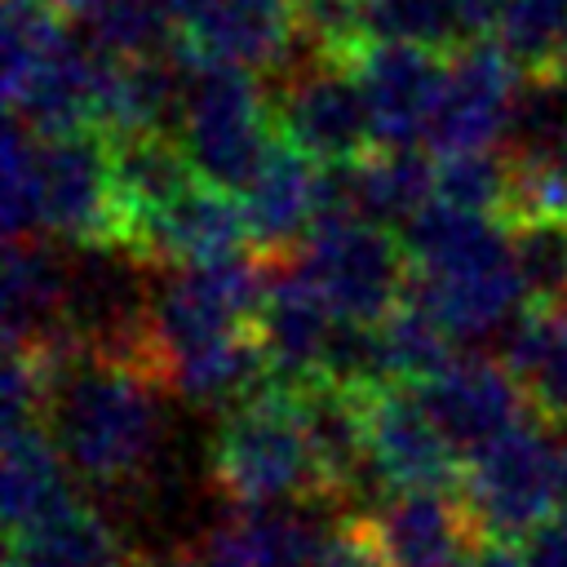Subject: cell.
<instances>
[{
  "label": "cell",
  "mask_w": 567,
  "mask_h": 567,
  "mask_svg": "<svg viewBox=\"0 0 567 567\" xmlns=\"http://www.w3.org/2000/svg\"><path fill=\"white\" fill-rule=\"evenodd\" d=\"M71 474L106 496H137L159 461V385L71 337L53 354V394L44 412Z\"/></svg>",
  "instance_id": "obj_1"
},
{
  "label": "cell",
  "mask_w": 567,
  "mask_h": 567,
  "mask_svg": "<svg viewBox=\"0 0 567 567\" xmlns=\"http://www.w3.org/2000/svg\"><path fill=\"white\" fill-rule=\"evenodd\" d=\"M4 239L44 235L66 248H124L120 199L102 133H35L9 115L4 128Z\"/></svg>",
  "instance_id": "obj_2"
},
{
  "label": "cell",
  "mask_w": 567,
  "mask_h": 567,
  "mask_svg": "<svg viewBox=\"0 0 567 567\" xmlns=\"http://www.w3.org/2000/svg\"><path fill=\"white\" fill-rule=\"evenodd\" d=\"M213 487L230 505H284L306 501L337 509L323 492L297 394L284 381H266L248 399L221 408L217 434L208 443Z\"/></svg>",
  "instance_id": "obj_3"
},
{
  "label": "cell",
  "mask_w": 567,
  "mask_h": 567,
  "mask_svg": "<svg viewBox=\"0 0 567 567\" xmlns=\"http://www.w3.org/2000/svg\"><path fill=\"white\" fill-rule=\"evenodd\" d=\"M177 137L204 182L244 190L275 142L270 93L261 89L257 71L230 62H190Z\"/></svg>",
  "instance_id": "obj_4"
},
{
  "label": "cell",
  "mask_w": 567,
  "mask_h": 567,
  "mask_svg": "<svg viewBox=\"0 0 567 567\" xmlns=\"http://www.w3.org/2000/svg\"><path fill=\"white\" fill-rule=\"evenodd\" d=\"M297 261L315 275L337 315L354 323L385 319L412 284L403 239H394L390 226L350 213H319L306 244L297 248Z\"/></svg>",
  "instance_id": "obj_5"
},
{
  "label": "cell",
  "mask_w": 567,
  "mask_h": 567,
  "mask_svg": "<svg viewBox=\"0 0 567 567\" xmlns=\"http://www.w3.org/2000/svg\"><path fill=\"white\" fill-rule=\"evenodd\" d=\"M461 496L478 532L523 536L563 505V447L523 421L465 456Z\"/></svg>",
  "instance_id": "obj_6"
},
{
  "label": "cell",
  "mask_w": 567,
  "mask_h": 567,
  "mask_svg": "<svg viewBox=\"0 0 567 567\" xmlns=\"http://www.w3.org/2000/svg\"><path fill=\"white\" fill-rule=\"evenodd\" d=\"M275 133L301 146L319 164H346L377 146L372 111L350 58L306 53V62L284 71V84L270 93Z\"/></svg>",
  "instance_id": "obj_7"
},
{
  "label": "cell",
  "mask_w": 567,
  "mask_h": 567,
  "mask_svg": "<svg viewBox=\"0 0 567 567\" xmlns=\"http://www.w3.org/2000/svg\"><path fill=\"white\" fill-rule=\"evenodd\" d=\"M523 75L527 71L496 35H474L461 49H452L425 146L443 155V151H478L505 142Z\"/></svg>",
  "instance_id": "obj_8"
},
{
  "label": "cell",
  "mask_w": 567,
  "mask_h": 567,
  "mask_svg": "<svg viewBox=\"0 0 567 567\" xmlns=\"http://www.w3.org/2000/svg\"><path fill=\"white\" fill-rule=\"evenodd\" d=\"M235 195L239 190L195 177L168 204L133 217L124 252H133L146 270H182V266H208L252 252L244 199Z\"/></svg>",
  "instance_id": "obj_9"
},
{
  "label": "cell",
  "mask_w": 567,
  "mask_h": 567,
  "mask_svg": "<svg viewBox=\"0 0 567 567\" xmlns=\"http://www.w3.org/2000/svg\"><path fill=\"white\" fill-rule=\"evenodd\" d=\"M359 394H363L368 465L381 487L390 492L461 487L465 456L447 443L421 390H412L408 381H377V385H363Z\"/></svg>",
  "instance_id": "obj_10"
},
{
  "label": "cell",
  "mask_w": 567,
  "mask_h": 567,
  "mask_svg": "<svg viewBox=\"0 0 567 567\" xmlns=\"http://www.w3.org/2000/svg\"><path fill=\"white\" fill-rule=\"evenodd\" d=\"M372 111L377 146H425L443 75H447V53L408 44V40H363V49L350 58Z\"/></svg>",
  "instance_id": "obj_11"
},
{
  "label": "cell",
  "mask_w": 567,
  "mask_h": 567,
  "mask_svg": "<svg viewBox=\"0 0 567 567\" xmlns=\"http://www.w3.org/2000/svg\"><path fill=\"white\" fill-rule=\"evenodd\" d=\"M341 315L328 301V292L315 284V275L288 257L270 261V279L257 306V341L270 363V381L301 385L310 377H323V359L332 346Z\"/></svg>",
  "instance_id": "obj_12"
},
{
  "label": "cell",
  "mask_w": 567,
  "mask_h": 567,
  "mask_svg": "<svg viewBox=\"0 0 567 567\" xmlns=\"http://www.w3.org/2000/svg\"><path fill=\"white\" fill-rule=\"evenodd\" d=\"M416 390H421L430 416L439 421V430L447 434V443L461 456H470L474 447L492 443L496 434L523 425L527 412H532V403H527L518 377L509 372V363H496V359H483V354H461V359L443 363Z\"/></svg>",
  "instance_id": "obj_13"
},
{
  "label": "cell",
  "mask_w": 567,
  "mask_h": 567,
  "mask_svg": "<svg viewBox=\"0 0 567 567\" xmlns=\"http://www.w3.org/2000/svg\"><path fill=\"white\" fill-rule=\"evenodd\" d=\"M177 49L190 62H230L279 71L301 49L292 0H199L177 27Z\"/></svg>",
  "instance_id": "obj_14"
},
{
  "label": "cell",
  "mask_w": 567,
  "mask_h": 567,
  "mask_svg": "<svg viewBox=\"0 0 567 567\" xmlns=\"http://www.w3.org/2000/svg\"><path fill=\"white\" fill-rule=\"evenodd\" d=\"M252 252L266 261H288L306 244L323 213V164L275 133L261 168L239 190Z\"/></svg>",
  "instance_id": "obj_15"
},
{
  "label": "cell",
  "mask_w": 567,
  "mask_h": 567,
  "mask_svg": "<svg viewBox=\"0 0 567 567\" xmlns=\"http://www.w3.org/2000/svg\"><path fill=\"white\" fill-rule=\"evenodd\" d=\"M297 412L323 478V492L332 505H346L359 496V487L377 483L368 465V430H363V394L354 385H341L332 377H310L292 385Z\"/></svg>",
  "instance_id": "obj_16"
},
{
  "label": "cell",
  "mask_w": 567,
  "mask_h": 567,
  "mask_svg": "<svg viewBox=\"0 0 567 567\" xmlns=\"http://www.w3.org/2000/svg\"><path fill=\"white\" fill-rule=\"evenodd\" d=\"M377 523L399 567H456L478 536V523L456 487H412L394 492Z\"/></svg>",
  "instance_id": "obj_17"
},
{
  "label": "cell",
  "mask_w": 567,
  "mask_h": 567,
  "mask_svg": "<svg viewBox=\"0 0 567 567\" xmlns=\"http://www.w3.org/2000/svg\"><path fill=\"white\" fill-rule=\"evenodd\" d=\"M71 257L58 239L18 235L4 239V341H40L66 328Z\"/></svg>",
  "instance_id": "obj_18"
},
{
  "label": "cell",
  "mask_w": 567,
  "mask_h": 567,
  "mask_svg": "<svg viewBox=\"0 0 567 567\" xmlns=\"http://www.w3.org/2000/svg\"><path fill=\"white\" fill-rule=\"evenodd\" d=\"M408 292L456 337V341H478L509 323V315L527 301V288L518 279L514 257L474 266V270H452V275H416Z\"/></svg>",
  "instance_id": "obj_19"
},
{
  "label": "cell",
  "mask_w": 567,
  "mask_h": 567,
  "mask_svg": "<svg viewBox=\"0 0 567 567\" xmlns=\"http://www.w3.org/2000/svg\"><path fill=\"white\" fill-rule=\"evenodd\" d=\"M71 465L44 421L4 425V527L9 540L40 527L75 501Z\"/></svg>",
  "instance_id": "obj_20"
},
{
  "label": "cell",
  "mask_w": 567,
  "mask_h": 567,
  "mask_svg": "<svg viewBox=\"0 0 567 567\" xmlns=\"http://www.w3.org/2000/svg\"><path fill=\"white\" fill-rule=\"evenodd\" d=\"M501 217L492 213H470L443 199H430L421 213L403 221V248L416 275H452V270H474L514 257L509 239L501 235Z\"/></svg>",
  "instance_id": "obj_21"
},
{
  "label": "cell",
  "mask_w": 567,
  "mask_h": 567,
  "mask_svg": "<svg viewBox=\"0 0 567 567\" xmlns=\"http://www.w3.org/2000/svg\"><path fill=\"white\" fill-rule=\"evenodd\" d=\"M505 363L518 377L532 416L567 430V301L527 306L505 337Z\"/></svg>",
  "instance_id": "obj_22"
},
{
  "label": "cell",
  "mask_w": 567,
  "mask_h": 567,
  "mask_svg": "<svg viewBox=\"0 0 567 567\" xmlns=\"http://www.w3.org/2000/svg\"><path fill=\"white\" fill-rule=\"evenodd\" d=\"M9 549H22L44 567H142L133 540L80 496L40 527L13 536Z\"/></svg>",
  "instance_id": "obj_23"
},
{
  "label": "cell",
  "mask_w": 567,
  "mask_h": 567,
  "mask_svg": "<svg viewBox=\"0 0 567 567\" xmlns=\"http://www.w3.org/2000/svg\"><path fill=\"white\" fill-rule=\"evenodd\" d=\"M106 151H111V173H115L120 199L128 208V226L137 213L168 204L177 190H186L199 177L177 133H155V128L120 133V137H106Z\"/></svg>",
  "instance_id": "obj_24"
},
{
  "label": "cell",
  "mask_w": 567,
  "mask_h": 567,
  "mask_svg": "<svg viewBox=\"0 0 567 567\" xmlns=\"http://www.w3.org/2000/svg\"><path fill=\"white\" fill-rule=\"evenodd\" d=\"M372 337H377L381 381H408V385H421L443 363H452V341H456L412 292L385 319L372 323Z\"/></svg>",
  "instance_id": "obj_25"
},
{
  "label": "cell",
  "mask_w": 567,
  "mask_h": 567,
  "mask_svg": "<svg viewBox=\"0 0 567 567\" xmlns=\"http://www.w3.org/2000/svg\"><path fill=\"white\" fill-rule=\"evenodd\" d=\"M505 226L567 221V159L536 151H505Z\"/></svg>",
  "instance_id": "obj_26"
},
{
  "label": "cell",
  "mask_w": 567,
  "mask_h": 567,
  "mask_svg": "<svg viewBox=\"0 0 567 567\" xmlns=\"http://www.w3.org/2000/svg\"><path fill=\"white\" fill-rule=\"evenodd\" d=\"M363 22L377 40H408L439 53H452L470 40L452 0H363Z\"/></svg>",
  "instance_id": "obj_27"
},
{
  "label": "cell",
  "mask_w": 567,
  "mask_h": 567,
  "mask_svg": "<svg viewBox=\"0 0 567 567\" xmlns=\"http://www.w3.org/2000/svg\"><path fill=\"white\" fill-rule=\"evenodd\" d=\"M509 151H536L567 159V80L549 71H527L509 124Z\"/></svg>",
  "instance_id": "obj_28"
},
{
  "label": "cell",
  "mask_w": 567,
  "mask_h": 567,
  "mask_svg": "<svg viewBox=\"0 0 567 567\" xmlns=\"http://www.w3.org/2000/svg\"><path fill=\"white\" fill-rule=\"evenodd\" d=\"M492 35L523 71H545L567 40V0H501Z\"/></svg>",
  "instance_id": "obj_29"
},
{
  "label": "cell",
  "mask_w": 567,
  "mask_h": 567,
  "mask_svg": "<svg viewBox=\"0 0 567 567\" xmlns=\"http://www.w3.org/2000/svg\"><path fill=\"white\" fill-rule=\"evenodd\" d=\"M527 306L567 301V221H523L505 226Z\"/></svg>",
  "instance_id": "obj_30"
},
{
  "label": "cell",
  "mask_w": 567,
  "mask_h": 567,
  "mask_svg": "<svg viewBox=\"0 0 567 567\" xmlns=\"http://www.w3.org/2000/svg\"><path fill=\"white\" fill-rule=\"evenodd\" d=\"M434 199L501 217V208H505V155H496L492 146L443 151L439 177H434Z\"/></svg>",
  "instance_id": "obj_31"
},
{
  "label": "cell",
  "mask_w": 567,
  "mask_h": 567,
  "mask_svg": "<svg viewBox=\"0 0 567 567\" xmlns=\"http://www.w3.org/2000/svg\"><path fill=\"white\" fill-rule=\"evenodd\" d=\"M310 567H399L377 514H332L323 518Z\"/></svg>",
  "instance_id": "obj_32"
},
{
  "label": "cell",
  "mask_w": 567,
  "mask_h": 567,
  "mask_svg": "<svg viewBox=\"0 0 567 567\" xmlns=\"http://www.w3.org/2000/svg\"><path fill=\"white\" fill-rule=\"evenodd\" d=\"M523 567H567V505L523 532Z\"/></svg>",
  "instance_id": "obj_33"
},
{
  "label": "cell",
  "mask_w": 567,
  "mask_h": 567,
  "mask_svg": "<svg viewBox=\"0 0 567 567\" xmlns=\"http://www.w3.org/2000/svg\"><path fill=\"white\" fill-rule=\"evenodd\" d=\"M159 567H252L221 532H213V536H204V540H195L190 549H177L168 563H159Z\"/></svg>",
  "instance_id": "obj_34"
},
{
  "label": "cell",
  "mask_w": 567,
  "mask_h": 567,
  "mask_svg": "<svg viewBox=\"0 0 567 567\" xmlns=\"http://www.w3.org/2000/svg\"><path fill=\"white\" fill-rule=\"evenodd\" d=\"M456 567H523V554L505 540V536H492V532H478L465 549V558Z\"/></svg>",
  "instance_id": "obj_35"
},
{
  "label": "cell",
  "mask_w": 567,
  "mask_h": 567,
  "mask_svg": "<svg viewBox=\"0 0 567 567\" xmlns=\"http://www.w3.org/2000/svg\"><path fill=\"white\" fill-rule=\"evenodd\" d=\"M452 4H456V13H461V22H465V35H470V40L496 27V13H501V0H452Z\"/></svg>",
  "instance_id": "obj_36"
},
{
  "label": "cell",
  "mask_w": 567,
  "mask_h": 567,
  "mask_svg": "<svg viewBox=\"0 0 567 567\" xmlns=\"http://www.w3.org/2000/svg\"><path fill=\"white\" fill-rule=\"evenodd\" d=\"M545 71H549V75H558V80H567V40L558 44V53L549 58V66H545Z\"/></svg>",
  "instance_id": "obj_37"
}]
</instances>
